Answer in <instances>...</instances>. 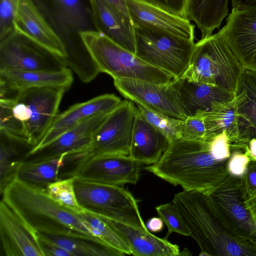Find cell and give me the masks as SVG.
Masks as SVG:
<instances>
[{
	"instance_id": "cell-1",
	"label": "cell",
	"mask_w": 256,
	"mask_h": 256,
	"mask_svg": "<svg viewBox=\"0 0 256 256\" xmlns=\"http://www.w3.org/2000/svg\"><path fill=\"white\" fill-rule=\"evenodd\" d=\"M172 202L200 246L199 256H256V238L238 234L207 192L183 190Z\"/></svg>"
},
{
	"instance_id": "cell-2",
	"label": "cell",
	"mask_w": 256,
	"mask_h": 256,
	"mask_svg": "<svg viewBox=\"0 0 256 256\" xmlns=\"http://www.w3.org/2000/svg\"><path fill=\"white\" fill-rule=\"evenodd\" d=\"M0 194L1 200L38 232L78 238L112 248L78 214L50 198L45 188L28 184L16 176Z\"/></svg>"
},
{
	"instance_id": "cell-3",
	"label": "cell",
	"mask_w": 256,
	"mask_h": 256,
	"mask_svg": "<svg viewBox=\"0 0 256 256\" xmlns=\"http://www.w3.org/2000/svg\"><path fill=\"white\" fill-rule=\"evenodd\" d=\"M228 160H218L212 155L209 140L176 138L156 164L144 169L184 190L208 192L230 174Z\"/></svg>"
},
{
	"instance_id": "cell-4",
	"label": "cell",
	"mask_w": 256,
	"mask_h": 256,
	"mask_svg": "<svg viewBox=\"0 0 256 256\" xmlns=\"http://www.w3.org/2000/svg\"><path fill=\"white\" fill-rule=\"evenodd\" d=\"M78 34L100 72H105L114 79L166 84L174 78L169 73L147 64L100 32L87 30Z\"/></svg>"
},
{
	"instance_id": "cell-5",
	"label": "cell",
	"mask_w": 256,
	"mask_h": 256,
	"mask_svg": "<svg viewBox=\"0 0 256 256\" xmlns=\"http://www.w3.org/2000/svg\"><path fill=\"white\" fill-rule=\"evenodd\" d=\"M244 68L217 32L195 43L189 66L182 78L235 94ZM181 78V77H180Z\"/></svg>"
},
{
	"instance_id": "cell-6",
	"label": "cell",
	"mask_w": 256,
	"mask_h": 256,
	"mask_svg": "<svg viewBox=\"0 0 256 256\" xmlns=\"http://www.w3.org/2000/svg\"><path fill=\"white\" fill-rule=\"evenodd\" d=\"M74 177L78 201L84 210L100 218L149 231L136 200L126 189Z\"/></svg>"
},
{
	"instance_id": "cell-7",
	"label": "cell",
	"mask_w": 256,
	"mask_h": 256,
	"mask_svg": "<svg viewBox=\"0 0 256 256\" xmlns=\"http://www.w3.org/2000/svg\"><path fill=\"white\" fill-rule=\"evenodd\" d=\"M134 27L135 54L147 64L167 72L174 78L187 70L194 41L174 35Z\"/></svg>"
},
{
	"instance_id": "cell-8",
	"label": "cell",
	"mask_w": 256,
	"mask_h": 256,
	"mask_svg": "<svg viewBox=\"0 0 256 256\" xmlns=\"http://www.w3.org/2000/svg\"><path fill=\"white\" fill-rule=\"evenodd\" d=\"M128 99L112 110L94 132L87 154L80 160L113 155L128 156L138 108Z\"/></svg>"
},
{
	"instance_id": "cell-9",
	"label": "cell",
	"mask_w": 256,
	"mask_h": 256,
	"mask_svg": "<svg viewBox=\"0 0 256 256\" xmlns=\"http://www.w3.org/2000/svg\"><path fill=\"white\" fill-rule=\"evenodd\" d=\"M64 86L35 88L20 92L16 97L22 110L24 136L34 148L58 114L65 92Z\"/></svg>"
},
{
	"instance_id": "cell-10",
	"label": "cell",
	"mask_w": 256,
	"mask_h": 256,
	"mask_svg": "<svg viewBox=\"0 0 256 256\" xmlns=\"http://www.w3.org/2000/svg\"><path fill=\"white\" fill-rule=\"evenodd\" d=\"M66 67L62 58L14 31L0 40V70L57 71Z\"/></svg>"
},
{
	"instance_id": "cell-11",
	"label": "cell",
	"mask_w": 256,
	"mask_h": 256,
	"mask_svg": "<svg viewBox=\"0 0 256 256\" xmlns=\"http://www.w3.org/2000/svg\"><path fill=\"white\" fill-rule=\"evenodd\" d=\"M120 93L135 104L170 117L184 120L186 113L172 82L166 84L127 79H114Z\"/></svg>"
},
{
	"instance_id": "cell-12",
	"label": "cell",
	"mask_w": 256,
	"mask_h": 256,
	"mask_svg": "<svg viewBox=\"0 0 256 256\" xmlns=\"http://www.w3.org/2000/svg\"><path fill=\"white\" fill-rule=\"evenodd\" d=\"M70 176L106 184L123 186L136 184L141 164L128 156L113 155L79 160Z\"/></svg>"
},
{
	"instance_id": "cell-13",
	"label": "cell",
	"mask_w": 256,
	"mask_h": 256,
	"mask_svg": "<svg viewBox=\"0 0 256 256\" xmlns=\"http://www.w3.org/2000/svg\"><path fill=\"white\" fill-rule=\"evenodd\" d=\"M218 32L243 68L256 72V9L232 8Z\"/></svg>"
},
{
	"instance_id": "cell-14",
	"label": "cell",
	"mask_w": 256,
	"mask_h": 256,
	"mask_svg": "<svg viewBox=\"0 0 256 256\" xmlns=\"http://www.w3.org/2000/svg\"><path fill=\"white\" fill-rule=\"evenodd\" d=\"M110 112L100 113L90 117L48 144L33 148L26 155L23 162H40L65 154L87 153L94 132Z\"/></svg>"
},
{
	"instance_id": "cell-15",
	"label": "cell",
	"mask_w": 256,
	"mask_h": 256,
	"mask_svg": "<svg viewBox=\"0 0 256 256\" xmlns=\"http://www.w3.org/2000/svg\"><path fill=\"white\" fill-rule=\"evenodd\" d=\"M206 192L223 218L238 234L256 238V224L241 195L240 176L230 174L221 183Z\"/></svg>"
},
{
	"instance_id": "cell-16",
	"label": "cell",
	"mask_w": 256,
	"mask_h": 256,
	"mask_svg": "<svg viewBox=\"0 0 256 256\" xmlns=\"http://www.w3.org/2000/svg\"><path fill=\"white\" fill-rule=\"evenodd\" d=\"M0 241L4 256H44L38 232L2 200L0 202Z\"/></svg>"
},
{
	"instance_id": "cell-17",
	"label": "cell",
	"mask_w": 256,
	"mask_h": 256,
	"mask_svg": "<svg viewBox=\"0 0 256 256\" xmlns=\"http://www.w3.org/2000/svg\"><path fill=\"white\" fill-rule=\"evenodd\" d=\"M14 31L52 54L67 56L64 41L49 24L33 0H18L13 20Z\"/></svg>"
},
{
	"instance_id": "cell-18",
	"label": "cell",
	"mask_w": 256,
	"mask_h": 256,
	"mask_svg": "<svg viewBox=\"0 0 256 256\" xmlns=\"http://www.w3.org/2000/svg\"><path fill=\"white\" fill-rule=\"evenodd\" d=\"M134 26L194 41V27L188 18L140 0H126Z\"/></svg>"
},
{
	"instance_id": "cell-19",
	"label": "cell",
	"mask_w": 256,
	"mask_h": 256,
	"mask_svg": "<svg viewBox=\"0 0 256 256\" xmlns=\"http://www.w3.org/2000/svg\"><path fill=\"white\" fill-rule=\"evenodd\" d=\"M90 18L96 30L135 54L134 30L130 19L106 0H88Z\"/></svg>"
},
{
	"instance_id": "cell-20",
	"label": "cell",
	"mask_w": 256,
	"mask_h": 256,
	"mask_svg": "<svg viewBox=\"0 0 256 256\" xmlns=\"http://www.w3.org/2000/svg\"><path fill=\"white\" fill-rule=\"evenodd\" d=\"M121 102L120 98L114 94H104L72 105L56 116L42 140L34 148L48 144L90 117L100 113L110 112Z\"/></svg>"
},
{
	"instance_id": "cell-21",
	"label": "cell",
	"mask_w": 256,
	"mask_h": 256,
	"mask_svg": "<svg viewBox=\"0 0 256 256\" xmlns=\"http://www.w3.org/2000/svg\"><path fill=\"white\" fill-rule=\"evenodd\" d=\"M172 82L187 117L208 112L216 104L230 101L235 96L234 93L218 86L182 77L174 78Z\"/></svg>"
},
{
	"instance_id": "cell-22",
	"label": "cell",
	"mask_w": 256,
	"mask_h": 256,
	"mask_svg": "<svg viewBox=\"0 0 256 256\" xmlns=\"http://www.w3.org/2000/svg\"><path fill=\"white\" fill-rule=\"evenodd\" d=\"M238 128L236 149L246 150L248 142L256 140V72L244 68L234 96Z\"/></svg>"
},
{
	"instance_id": "cell-23",
	"label": "cell",
	"mask_w": 256,
	"mask_h": 256,
	"mask_svg": "<svg viewBox=\"0 0 256 256\" xmlns=\"http://www.w3.org/2000/svg\"><path fill=\"white\" fill-rule=\"evenodd\" d=\"M168 144L167 137L138 110L128 156L141 164H153L160 160Z\"/></svg>"
},
{
	"instance_id": "cell-24",
	"label": "cell",
	"mask_w": 256,
	"mask_h": 256,
	"mask_svg": "<svg viewBox=\"0 0 256 256\" xmlns=\"http://www.w3.org/2000/svg\"><path fill=\"white\" fill-rule=\"evenodd\" d=\"M102 218L124 238L130 247L132 255L136 256H180L179 246L171 243L165 238H160L152 234L149 231H144L123 223L104 218Z\"/></svg>"
},
{
	"instance_id": "cell-25",
	"label": "cell",
	"mask_w": 256,
	"mask_h": 256,
	"mask_svg": "<svg viewBox=\"0 0 256 256\" xmlns=\"http://www.w3.org/2000/svg\"><path fill=\"white\" fill-rule=\"evenodd\" d=\"M0 82L10 90L20 93L35 88L64 86L68 89L73 76L68 67L57 71L0 70Z\"/></svg>"
},
{
	"instance_id": "cell-26",
	"label": "cell",
	"mask_w": 256,
	"mask_h": 256,
	"mask_svg": "<svg viewBox=\"0 0 256 256\" xmlns=\"http://www.w3.org/2000/svg\"><path fill=\"white\" fill-rule=\"evenodd\" d=\"M196 114L204 118L206 129V140H210L222 132H226L230 148H237L238 144V128L234 98L229 102L216 104L208 112Z\"/></svg>"
},
{
	"instance_id": "cell-27",
	"label": "cell",
	"mask_w": 256,
	"mask_h": 256,
	"mask_svg": "<svg viewBox=\"0 0 256 256\" xmlns=\"http://www.w3.org/2000/svg\"><path fill=\"white\" fill-rule=\"evenodd\" d=\"M34 147L25 138L0 130V192L17 176L19 166Z\"/></svg>"
},
{
	"instance_id": "cell-28",
	"label": "cell",
	"mask_w": 256,
	"mask_h": 256,
	"mask_svg": "<svg viewBox=\"0 0 256 256\" xmlns=\"http://www.w3.org/2000/svg\"><path fill=\"white\" fill-rule=\"evenodd\" d=\"M228 0H187L186 14L201 33V38L212 34L228 16Z\"/></svg>"
},
{
	"instance_id": "cell-29",
	"label": "cell",
	"mask_w": 256,
	"mask_h": 256,
	"mask_svg": "<svg viewBox=\"0 0 256 256\" xmlns=\"http://www.w3.org/2000/svg\"><path fill=\"white\" fill-rule=\"evenodd\" d=\"M75 162L72 154H65L48 160L28 162H22L16 176L26 182L43 188L58 180L60 169L66 164Z\"/></svg>"
},
{
	"instance_id": "cell-30",
	"label": "cell",
	"mask_w": 256,
	"mask_h": 256,
	"mask_svg": "<svg viewBox=\"0 0 256 256\" xmlns=\"http://www.w3.org/2000/svg\"><path fill=\"white\" fill-rule=\"evenodd\" d=\"M54 18L62 30L78 34L88 29L91 20L90 9L84 0H50Z\"/></svg>"
},
{
	"instance_id": "cell-31",
	"label": "cell",
	"mask_w": 256,
	"mask_h": 256,
	"mask_svg": "<svg viewBox=\"0 0 256 256\" xmlns=\"http://www.w3.org/2000/svg\"><path fill=\"white\" fill-rule=\"evenodd\" d=\"M42 234L70 253L71 256H122L126 255L114 248L102 246L80 238Z\"/></svg>"
},
{
	"instance_id": "cell-32",
	"label": "cell",
	"mask_w": 256,
	"mask_h": 256,
	"mask_svg": "<svg viewBox=\"0 0 256 256\" xmlns=\"http://www.w3.org/2000/svg\"><path fill=\"white\" fill-rule=\"evenodd\" d=\"M78 214L100 234L106 243L124 254H131L126 240L106 220L86 210Z\"/></svg>"
},
{
	"instance_id": "cell-33",
	"label": "cell",
	"mask_w": 256,
	"mask_h": 256,
	"mask_svg": "<svg viewBox=\"0 0 256 256\" xmlns=\"http://www.w3.org/2000/svg\"><path fill=\"white\" fill-rule=\"evenodd\" d=\"M74 177L58 180L48 184L45 190L53 200L60 206L76 213L80 214L84 209L79 204L74 190Z\"/></svg>"
},
{
	"instance_id": "cell-34",
	"label": "cell",
	"mask_w": 256,
	"mask_h": 256,
	"mask_svg": "<svg viewBox=\"0 0 256 256\" xmlns=\"http://www.w3.org/2000/svg\"><path fill=\"white\" fill-rule=\"evenodd\" d=\"M138 112L150 124L163 133L169 142L180 138L182 120L172 118L136 104Z\"/></svg>"
},
{
	"instance_id": "cell-35",
	"label": "cell",
	"mask_w": 256,
	"mask_h": 256,
	"mask_svg": "<svg viewBox=\"0 0 256 256\" xmlns=\"http://www.w3.org/2000/svg\"><path fill=\"white\" fill-rule=\"evenodd\" d=\"M156 210L168 228L165 238L168 239L172 232L190 236L189 230L172 202L158 206Z\"/></svg>"
},
{
	"instance_id": "cell-36",
	"label": "cell",
	"mask_w": 256,
	"mask_h": 256,
	"mask_svg": "<svg viewBox=\"0 0 256 256\" xmlns=\"http://www.w3.org/2000/svg\"><path fill=\"white\" fill-rule=\"evenodd\" d=\"M179 138L206 140V129L203 116L196 114L188 116L182 120Z\"/></svg>"
},
{
	"instance_id": "cell-37",
	"label": "cell",
	"mask_w": 256,
	"mask_h": 256,
	"mask_svg": "<svg viewBox=\"0 0 256 256\" xmlns=\"http://www.w3.org/2000/svg\"><path fill=\"white\" fill-rule=\"evenodd\" d=\"M18 0H0V40L14 32L13 20Z\"/></svg>"
},
{
	"instance_id": "cell-38",
	"label": "cell",
	"mask_w": 256,
	"mask_h": 256,
	"mask_svg": "<svg viewBox=\"0 0 256 256\" xmlns=\"http://www.w3.org/2000/svg\"><path fill=\"white\" fill-rule=\"evenodd\" d=\"M240 192L244 201L256 196V158L250 157L240 176Z\"/></svg>"
},
{
	"instance_id": "cell-39",
	"label": "cell",
	"mask_w": 256,
	"mask_h": 256,
	"mask_svg": "<svg viewBox=\"0 0 256 256\" xmlns=\"http://www.w3.org/2000/svg\"><path fill=\"white\" fill-rule=\"evenodd\" d=\"M230 156L228 163L230 174L241 176L244 173L250 156L247 150L230 149Z\"/></svg>"
},
{
	"instance_id": "cell-40",
	"label": "cell",
	"mask_w": 256,
	"mask_h": 256,
	"mask_svg": "<svg viewBox=\"0 0 256 256\" xmlns=\"http://www.w3.org/2000/svg\"><path fill=\"white\" fill-rule=\"evenodd\" d=\"M210 141L211 152L218 160H226L230 158V150L228 139L226 132L216 136Z\"/></svg>"
},
{
	"instance_id": "cell-41",
	"label": "cell",
	"mask_w": 256,
	"mask_h": 256,
	"mask_svg": "<svg viewBox=\"0 0 256 256\" xmlns=\"http://www.w3.org/2000/svg\"><path fill=\"white\" fill-rule=\"evenodd\" d=\"M154 5L182 18H188L186 14L187 0H140ZM189 19V18H188Z\"/></svg>"
},
{
	"instance_id": "cell-42",
	"label": "cell",
	"mask_w": 256,
	"mask_h": 256,
	"mask_svg": "<svg viewBox=\"0 0 256 256\" xmlns=\"http://www.w3.org/2000/svg\"><path fill=\"white\" fill-rule=\"evenodd\" d=\"M38 233L44 256H71L70 253L56 244L42 234L38 232Z\"/></svg>"
},
{
	"instance_id": "cell-43",
	"label": "cell",
	"mask_w": 256,
	"mask_h": 256,
	"mask_svg": "<svg viewBox=\"0 0 256 256\" xmlns=\"http://www.w3.org/2000/svg\"><path fill=\"white\" fill-rule=\"evenodd\" d=\"M164 224L162 220L160 217H153L148 220L146 226L150 232H160L163 229Z\"/></svg>"
},
{
	"instance_id": "cell-44",
	"label": "cell",
	"mask_w": 256,
	"mask_h": 256,
	"mask_svg": "<svg viewBox=\"0 0 256 256\" xmlns=\"http://www.w3.org/2000/svg\"><path fill=\"white\" fill-rule=\"evenodd\" d=\"M118 10L125 17L130 19L126 0H106Z\"/></svg>"
},
{
	"instance_id": "cell-45",
	"label": "cell",
	"mask_w": 256,
	"mask_h": 256,
	"mask_svg": "<svg viewBox=\"0 0 256 256\" xmlns=\"http://www.w3.org/2000/svg\"><path fill=\"white\" fill-rule=\"evenodd\" d=\"M232 8L256 9V0H231Z\"/></svg>"
},
{
	"instance_id": "cell-46",
	"label": "cell",
	"mask_w": 256,
	"mask_h": 256,
	"mask_svg": "<svg viewBox=\"0 0 256 256\" xmlns=\"http://www.w3.org/2000/svg\"><path fill=\"white\" fill-rule=\"evenodd\" d=\"M246 208L250 212L256 224V196L244 202Z\"/></svg>"
},
{
	"instance_id": "cell-47",
	"label": "cell",
	"mask_w": 256,
	"mask_h": 256,
	"mask_svg": "<svg viewBox=\"0 0 256 256\" xmlns=\"http://www.w3.org/2000/svg\"><path fill=\"white\" fill-rule=\"evenodd\" d=\"M246 150H248L250 157L256 158V140H250Z\"/></svg>"
}]
</instances>
